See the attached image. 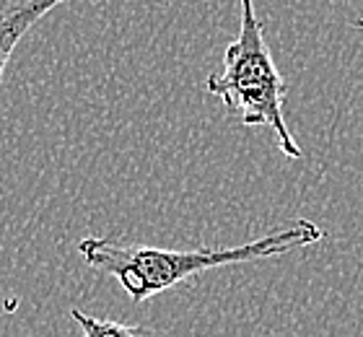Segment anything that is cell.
Wrapping results in <instances>:
<instances>
[{
    "label": "cell",
    "instance_id": "obj_5",
    "mask_svg": "<svg viewBox=\"0 0 363 337\" xmlns=\"http://www.w3.org/2000/svg\"><path fill=\"white\" fill-rule=\"evenodd\" d=\"M353 26H356V29H363V18H358V21H353Z\"/></svg>",
    "mask_w": 363,
    "mask_h": 337
},
{
    "label": "cell",
    "instance_id": "obj_4",
    "mask_svg": "<svg viewBox=\"0 0 363 337\" xmlns=\"http://www.w3.org/2000/svg\"><path fill=\"white\" fill-rule=\"evenodd\" d=\"M73 322L84 330V337H156L153 332L143 327H133V324H120L112 319H96V316L84 314L81 309H70Z\"/></svg>",
    "mask_w": 363,
    "mask_h": 337
},
{
    "label": "cell",
    "instance_id": "obj_3",
    "mask_svg": "<svg viewBox=\"0 0 363 337\" xmlns=\"http://www.w3.org/2000/svg\"><path fill=\"white\" fill-rule=\"evenodd\" d=\"M60 3H65V0H13V3L0 8V86H3L16 45L26 37V31L34 23L42 21Z\"/></svg>",
    "mask_w": 363,
    "mask_h": 337
},
{
    "label": "cell",
    "instance_id": "obj_2",
    "mask_svg": "<svg viewBox=\"0 0 363 337\" xmlns=\"http://www.w3.org/2000/svg\"><path fill=\"white\" fill-rule=\"evenodd\" d=\"M205 91L220 99V104L247 128H270L288 158L298 161L303 156L286 122L283 101L288 86L272 60L265 21L255 13V0H239V34L223 47V67L208 75Z\"/></svg>",
    "mask_w": 363,
    "mask_h": 337
},
{
    "label": "cell",
    "instance_id": "obj_1",
    "mask_svg": "<svg viewBox=\"0 0 363 337\" xmlns=\"http://www.w3.org/2000/svg\"><path fill=\"white\" fill-rule=\"evenodd\" d=\"M325 239V231L306 218H298L286 228L265 233L259 239L247 244H236L226 249H161L148 244H120V241L86 236L78 241V255L91 270L106 272L117 277V283L125 288L130 299L140 301L153 299L156 293L169 291L177 283L195 277L205 270L226 267V265L255 263V260H270L301 249Z\"/></svg>",
    "mask_w": 363,
    "mask_h": 337
}]
</instances>
